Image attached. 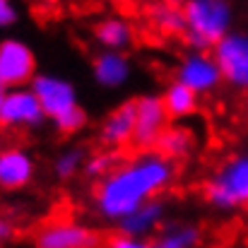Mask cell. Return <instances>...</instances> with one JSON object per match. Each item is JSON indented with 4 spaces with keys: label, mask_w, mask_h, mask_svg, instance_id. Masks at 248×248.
<instances>
[{
    "label": "cell",
    "mask_w": 248,
    "mask_h": 248,
    "mask_svg": "<svg viewBox=\"0 0 248 248\" xmlns=\"http://www.w3.org/2000/svg\"><path fill=\"white\" fill-rule=\"evenodd\" d=\"M12 236H15V227H12V222L5 219V217H0V246L7 244Z\"/></svg>",
    "instance_id": "d4e9b609"
},
{
    "label": "cell",
    "mask_w": 248,
    "mask_h": 248,
    "mask_svg": "<svg viewBox=\"0 0 248 248\" xmlns=\"http://www.w3.org/2000/svg\"><path fill=\"white\" fill-rule=\"evenodd\" d=\"M0 104H2V94H0Z\"/></svg>",
    "instance_id": "f1b7e54d"
},
{
    "label": "cell",
    "mask_w": 248,
    "mask_h": 248,
    "mask_svg": "<svg viewBox=\"0 0 248 248\" xmlns=\"http://www.w3.org/2000/svg\"><path fill=\"white\" fill-rule=\"evenodd\" d=\"M186 44L190 51H212L229 31H234L236 10L232 0H186Z\"/></svg>",
    "instance_id": "7a4b0ae2"
},
{
    "label": "cell",
    "mask_w": 248,
    "mask_h": 248,
    "mask_svg": "<svg viewBox=\"0 0 248 248\" xmlns=\"http://www.w3.org/2000/svg\"><path fill=\"white\" fill-rule=\"evenodd\" d=\"M2 147H5V145H2V138H0V152H2Z\"/></svg>",
    "instance_id": "83f0119b"
},
{
    "label": "cell",
    "mask_w": 248,
    "mask_h": 248,
    "mask_svg": "<svg viewBox=\"0 0 248 248\" xmlns=\"http://www.w3.org/2000/svg\"><path fill=\"white\" fill-rule=\"evenodd\" d=\"M29 89L36 94L46 118H51V121H56V118L65 116L68 111H73L75 106H80L75 84L61 75H53V73H36Z\"/></svg>",
    "instance_id": "ba28073f"
},
{
    "label": "cell",
    "mask_w": 248,
    "mask_h": 248,
    "mask_svg": "<svg viewBox=\"0 0 248 248\" xmlns=\"http://www.w3.org/2000/svg\"><path fill=\"white\" fill-rule=\"evenodd\" d=\"M162 2H166V5H176V7H183L186 0H162Z\"/></svg>",
    "instance_id": "484cf974"
},
{
    "label": "cell",
    "mask_w": 248,
    "mask_h": 248,
    "mask_svg": "<svg viewBox=\"0 0 248 248\" xmlns=\"http://www.w3.org/2000/svg\"><path fill=\"white\" fill-rule=\"evenodd\" d=\"M46 113L29 87L5 89L0 104V128L2 130H39L46 123Z\"/></svg>",
    "instance_id": "277c9868"
},
{
    "label": "cell",
    "mask_w": 248,
    "mask_h": 248,
    "mask_svg": "<svg viewBox=\"0 0 248 248\" xmlns=\"http://www.w3.org/2000/svg\"><path fill=\"white\" fill-rule=\"evenodd\" d=\"M202 229L190 222H171L155 236L152 248H200Z\"/></svg>",
    "instance_id": "e0dca14e"
},
{
    "label": "cell",
    "mask_w": 248,
    "mask_h": 248,
    "mask_svg": "<svg viewBox=\"0 0 248 248\" xmlns=\"http://www.w3.org/2000/svg\"><path fill=\"white\" fill-rule=\"evenodd\" d=\"M198 147V138L188 125H169L164 135L159 138V142L155 145V152H159L169 162L178 164L186 162Z\"/></svg>",
    "instance_id": "2e32d148"
},
{
    "label": "cell",
    "mask_w": 248,
    "mask_h": 248,
    "mask_svg": "<svg viewBox=\"0 0 248 248\" xmlns=\"http://www.w3.org/2000/svg\"><path fill=\"white\" fill-rule=\"evenodd\" d=\"M147 19L162 36H183L186 34L183 10L176 7V5H166L162 0L152 2L147 7Z\"/></svg>",
    "instance_id": "d6986e66"
},
{
    "label": "cell",
    "mask_w": 248,
    "mask_h": 248,
    "mask_svg": "<svg viewBox=\"0 0 248 248\" xmlns=\"http://www.w3.org/2000/svg\"><path fill=\"white\" fill-rule=\"evenodd\" d=\"M212 56L219 65L222 80L239 92H248V31H229L212 48Z\"/></svg>",
    "instance_id": "5b68a950"
},
{
    "label": "cell",
    "mask_w": 248,
    "mask_h": 248,
    "mask_svg": "<svg viewBox=\"0 0 248 248\" xmlns=\"http://www.w3.org/2000/svg\"><path fill=\"white\" fill-rule=\"evenodd\" d=\"M36 176V159L24 147H2L0 152V190H24Z\"/></svg>",
    "instance_id": "7c38bea8"
},
{
    "label": "cell",
    "mask_w": 248,
    "mask_h": 248,
    "mask_svg": "<svg viewBox=\"0 0 248 248\" xmlns=\"http://www.w3.org/2000/svg\"><path fill=\"white\" fill-rule=\"evenodd\" d=\"M166 212H169V207H166L164 200H159V198H157V200H150V202L140 205L138 210H133L130 215H125V217L116 224V229H118V234H123V236L147 239V241H150V236L164 227Z\"/></svg>",
    "instance_id": "4fadbf2b"
},
{
    "label": "cell",
    "mask_w": 248,
    "mask_h": 248,
    "mask_svg": "<svg viewBox=\"0 0 248 248\" xmlns=\"http://www.w3.org/2000/svg\"><path fill=\"white\" fill-rule=\"evenodd\" d=\"M36 78V56L22 39L0 41V80L5 89L27 87Z\"/></svg>",
    "instance_id": "9c48e42d"
},
{
    "label": "cell",
    "mask_w": 248,
    "mask_h": 248,
    "mask_svg": "<svg viewBox=\"0 0 248 248\" xmlns=\"http://www.w3.org/2000/svg\"><path fill=\"white\" fill-rule=\"evenodd\" d=\"M87 123H89L87 111H84L82 106H75V108L68 111L65 116L56 118V121H53V128H56L58 135H63V138H73V135L82 133L84 128H87Z\"/></svg>",
    "instance_id": "7402d4cb"
},
{
    "label": "cell",
    "mask_w": 248,
    "mask_h": 248,
    "mask_svg": "<svg viewBox=\"0 0 248 248\" xmlns=\"http://www.w3.org/2000/svg\"><path fill=\"white\" fill-rule=\"evenodd\" d=\"M162 99H164L166 113H169L171 121H186V118H190V116L198 111V106H200V96H198L195 92H190L188 87H183L181 82H176V80L164 89Z\"/></svg>",
    "instance_id": "ac0fdd59"
},
{
    "label": "cell",
    "mask_w": 248,
    "mask_h": 248,
    "mask_svg": "<svg viewBox=\"0 0 248 248\" xmlns=\"http://www.w3.org/2000/svg\"><path fill=\"white\" fill-rule=\"evenodd\" d=\"M121 164V157L118 152H111V150H101L96 155H89L87 162H84L82 173L92 181V183H99L101 178H106L116 166Z\"/></svg>",
    "instance_id": "44dd1931"
},
{
    "label": "cell",
    "mask_w": 248,
    "mask_h": 248,
    "mask_svg": "<svg viewBox=\"0 0 248 248\" xmlns=\"http://www.w3.org/2000/svg\"><path fill=\"white\" fill-rule=\"evenodd\" d=\"M94 41L101 46V51H123L133 46L135 41V27L123 17H104L94 27Z\"/></svg>",
    "instance_id": "9a60e30c"
},
{
    "label": "cell",
    "mask_w": 248,
    "mask_h": 248,
    "mask_svg": "<svg viewBox=\"0 0 248 248\" xmlns=\"http://www.w3.org/2000/svg\"><path fill=\"white\" fill-rule=\"evenodd\" d=\"M92 78L101 89L116 92L130 82L133 63L123 51H99L92 61Z\"/></svg>",
    "instance_id": "5bb4252c"
},
{
    "label": "cell",
    "mask_w": 248,
    "mask_h": 248,
    "mask_svg": "<svg viewBox=\"0 0 248 248\" xmlns=\"http://www.w3.org/2000/svg\"><path fill=\"white\" fill-rule=\"evenodd\" d=\"M19 19V7L15 0H0V29H7L17 24Z\"/></svg>",
    "instance_id": "603a6c76"
},
{
    "label": "cell",
    "mask_w": 248,
    "mask_h": 248,
    "mask_svg": "<svg viewBox=\"0 0 248 248\" xmlns=\"http://www.w3.org/2000/svg\"><path fill=\"white\" fill-rule=\"evenodd\" d=\"M171 125L162 94H142L135 99V140L133 145L142 152L155 150L164 130Z\"/></svg>",
    "instance_id": "52a82bcc"
},
{
    "label": "cell",
    "mask_w": 248,
    "mask_h": 248,
    "mask_svg": "<svg viewBox=\"0 0 248 248\" xmlns=\"http://www.w3.org/2000/svg\"><path fill=\"white\" fill-rule=\"evenodd\" d=\"M202 198L217 212L248 210V152L217 166L202 188Z\"/></svg>",
    "instance_id": "3957f363"
},
{
    "label": "cell",
    "mask_w": 248,
    "mask_h": 248,
    "mask_svg": "<svg viewBox=\"0 0 248 248\" xmlns=\"http://www.w3.org/2000/svg\"><path fill=\"white\" fill-rule=\"evenodd\" d=\"M133 140H135V99L116 106L101 121V128H99V145L104 150L121 152L130 147Z\"/></svg>",
    "instance_id": "8fae6325"
},
{
    "label": "cell",
    "mask_w": 248,
    "mask_h": 248,
    "mask_svg": "<svg viewBox=\"0 0 248 248\" xmlns=\"http://www.w3.org/2000/svg\"><path fill=\"white\" fill-rule=\"evenodd\" d=\"M2 92H5V84H2V80H0V94H2Z\"/></svg>",
    "instance_id": "4316f807"
},
{
    "label": "cell",
    "mask_w": 248,
    "mask_h": 248,
    "mask_svg": "<svg viewBox=\"0 0 248 248\" xmlns=\"http://www.w3.org/2000/svg\"><path fill=\"white\" fill-rule=\"evenodd\" d=\"M101 236L96 229L80 224V222H48L44 224L36 236H34V248H99Z\"/></svg>",
    "instance_id": "30bf717a"
},
{
    "label": "cell",
    "mask_w": 248,
    "mask_h": 248,
    "mask_svg": "<svg viewBox=\"0 0 248 248\" xmlns=\"http://www.w3.org/2000/svg\"><path fill=\"white\" fill-rule=\"evenodd\" d=\"M176 176V164L155 150L121 159V164L94 186V210L104 222L118 224L140 205L157 200L162 193H166L173 186Z\"/></svg>",
    "instance_id": "6da1fadb"
},
{
    "label": "cell",
    "mask_w": 248,
    "mask_h": 248,
    "mask_svg": "<svg viewBox=\"0 0 248 248\" xmlns=\"http://www.w3.org/2000/svg\"><path fill=\"white\" fill-rule=\"evenodd\" d=\"M176 82H181L183 87H188L190 92H195L198 96L212 94L222 87V73L219 65L212 56V51H188L173 73Z\"/></svg>",
    "instance_id": "8992f818"
},
{
    "label": "cell",
    "mask_w": 248,
    "mask_h": 248,
    "mask_svg": "<svg viewBox=\"0 0 248 248\" xmlns=\"http://www.w3.org/2000/svg\"><path fill=\"white\" fill-rule=\"evenodd\" d=\"M87 157H89V155H87L84 147H65L63 152L56 155V159H53V164H51L53 178L61 181V183L73 181V178L84 169Z\"/></svg>",
    "instance_id": "ffe728a7"
},
{
    "label": "cell",
    "mask_w": 248,
    "mask_h": 248,
    "mask_svg": "<svg viewBox=\"0 0 248 248\" xmlns=\"http://www.w3.org/2000/svg\"><path fill=\"white\" fill-rule=\"evenodd\" d=\"M108 248H152V241H147V239H133V236L116 234V236L108 241Z\"/></svg>",
    "instance_id": "cb8c5ba5"
}]
</instances>
